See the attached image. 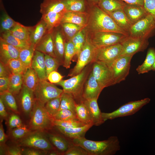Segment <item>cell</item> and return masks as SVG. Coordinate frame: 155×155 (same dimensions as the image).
I'll return each instance as SVG.
<instances>
[{"mask_svg": "<svg viewBox=\"0 0 155 155\" xmlns=\"http://www.w3.org/2000/svg\"><path fill=\"white\" fill-rule=\"evenodd\" d=\"M2 10L0 17V33L9 31L17 22L11 18L5 10Z\"/></svg>", "mask_w": 155, "mask_h": 155, "instance_id": "43", "label": "cell"}, {"mask_svg": "<svg viewBox=\"0 0 155 155\" xmlns=\"http://www.w3.org/2000/svg\"><path fill=\"white\" fill-rule=\"evenodd\" d=\"M11 74L5 64L0 62V77H9Z\"/></svg>", "mask_w": 155, "mask_h": 155, "instance_id": "57", "label": "cell"}, {"mask_svg": "<svg viewBox=\"0 0 155 155\" xmlns=\"http://www.w3.org/2000/svg\"><path fill=\"white\" fill-rule=\"evenodd\" d=\"M9 78L8 90L13 96H16L20 93L22 87L23 74L11 73Z\"/></svg>", "mask_w": 155, "mask_h": 155, "instance_id": "35", "label": "cell"}, {"mask_svg": "<svg viewBox=\"0 0 155 155\" xmlns=\"http://www.w3.org/2000/svg\"><path fill=\"white\" fill-rule=\"evenodd\" d=\"M60 26L65 41L71 40L83 28L78 25L69 23H61Z\"/></svg>", "mask_w": 155, "mask_h": 155, "instance_id": "36", "label": "cell"}, {"mask_svg": "<svg viewBox=\"0 0 155 155\" xmlns=\"http://www.w3.org/2000/svg\"><path fill=\"white\" fill-rule=\"evenodd\" d=\"M32 28V26H25L17 22L15 25L9 31L15 37L30 43V37Z\"/></svg>", "mask_w": 155, "mask_h": 155, "instance_id": "30", "label": "cell"}, {"mask_svg": "<svg viewBox=\"0 0 155 155\" xmlns=\"http://www.w3.org/2000/svg\"><path fill=\"white\" fill-rule=\"evenodd\" d=\"M19 93L21 108L25 113L28 114L32 112L35 99L34 91L23 84Z\"/></svg>", "mask_w": 155, "mask_h": 155, "instance_id": "19", "label": "cell"}, {"mask_svg": "<svg viewBox=\"0 0 155 155\" xmlns=\"http://www.w3.org/2000/svg\"><path fill=\"white\" fill-rule=\"evenodd\" d=\"M97 100L96 98L83 100L88 109L92 123L96 126H99L105 122L102 119V112L99 107Z\"/></svg>", "mask_w": 155, "mask_h": 155, "instance_id": "20", "label": "cell"}, {"mask_svg": "<svg viewBox=\"0 0 155 155\" xmlns=\"http://www.w3.org/2000/svg\"><path fill=\"white\" fill-rule=\"evenodd\" d=\"M35 49L56 58L52 31L48 32L41 38L36 45Z\"/></svg>", "mask_w": 155, "mask_h": 155, "instance_id": "21", "label": "cell"}, {"mask_svg": "<svg viewBox=\"0 0 155 155\" xmlns=\"http://www.w3.org/2000/svg\"><path fill=\"white\" fill-rule=\"evenodd\" d=\"M85 33L90 42L98 48L121 43L129 36L113 32H85Z\"/></svg>", "mask_w": 155, "mask_h": 155, "instance_id": "6", "label": "cell"}, {"mask_svg": "<svg viewBox=\"0 0 155 155\" xmlns=\"http://www.w3.org/2000/svg\"><path fill=\"white\" fill-rule=\"evenodd\" d=\"M9 83V77H0V92L7 91L8 90Z\"/></svg>", "mask_w": 155, "mask_h": 155, "instance_id": "56", "label": "cell"}, {"mask_svg": "<svg viewBox=\"0 0 155 155\" xmlns=\"http://www.w3.org/2000/svg\"><path fill=\"white\" fill-rule=\"evenodd\" d=\"M125 3L131 4H136L144 6V0H119Z\"/></svg>", "mask_w": 155, "mask_h": 155, "instance_id": "60", "label": "cell"}, {"mask_svg": "<svg viewBox=\"0 0 155 155\" xmlns=\"http://www.w3.org/2000/svg\"><path fill=\"white\" fill-rule=\"evenodd\" d=\"M61 96L49 100L44 104L46 111L53 117L60 110Z\"/></svg>", "mask_w": 155, "mask_h": 155, "instance_id": "44", "label": "cell"}, {"mask_svg": "<svg viewBox=\"0 0 155 155\" xmlns=\"http://www.w3.org/2000/svg\"><path fill=\"white\" fill-rule=\"evenodd\" d=\"M86 39L85 32L84 28L80 31L71 39V41L73 44L77 55L84 45Z\"/></svg>", "mask_w": 155, "mask_h": 155, "instance_id": "46", "label": "cell"}, {"mask_svg": "<svg viewBox=\"0 0 155 155\" xmlns=\"http://www.w3.org/2000/svg\"><path fill=\"white\" fill-rule=\"evenodd\" d=\"M152 70L153 71H155V60L152 67Z\"/></svg>", "mask_w": 155, "mask_h": 155, "instance_id": "63", "label": "cell"}, {"mask_svg": "<svg viewBox=\"0 0 155 155\" xmlns=\"http://www.w3.org/2000/svg\"><path fill=\"white\" fill-rule=\"evenodd\" d=\"M123 10L132 25L148 14L144 6L138 5L125 3Z\"/></svg>", "mask_w": 155, "mask_h": 155, "instance_id": "18", "label": "cell"}, {"mask_svg": "<svg viewBox=\"0 0 155 155\" xmlns=\"http://www.w3.org/2000/svg\"><path fill=\"white\" fill-rule=\"evenodd\" d=\"M54 126H60L67 128L80 127L86 125L77 118L72 119L65 121L54 120Z\"/></svg>", "mask_w": 155, "mask_h": 155, "instance_id": "45", "label": "cell"}, {"mask_svg": "<svg viewBox=\"0 0 155 155\" xmlns=\"http://www.w3.org/2000/svg\"><path fill=\"white\" fill-rule=\"evenodd\" d=\"M31 113L30 130L43 131L51 129L54 126L53 117L47 111L44 105L36 99Z\"/></svg>", "mask_w": 155, "mask_h": 155, "instance_id": "5", "label": "cell"}, {"mask_svg": "<svg viewBox=\"0 0 155 155\" xmlns=\"http://www.w3.org/2000/svg\"><path fill=\"white\" fill-rule=\"evenodd\" d=\"M92 123L84 126L74 128H67L55 126L59 131L65 136L71 140L84 137L86 132L93 126Z\"/></svg>", "mask_w": 155, "mask_h": 155, "instance_id": "25", "label": "cell"}, {"mask_svg": "<svg viewBox=\"0 0 155 155\" xmlns=\"http://www.w3.org/2000/svg\"><path fill=\"white\" fill-rule=\"evenodd\" d=\"M75 113L77 118L82 122L85 124H92L88 109L83 100L77 102Z\"/></svg>", "mask_w": 155, "mask_h": 155, "instance_id": "37", "label": "cell"}, {"mask_svg": "<svg viewBox=\"0 0 155 155\" xmlns=\"http://www.w3.org/2000/svg\"><path fill=\"white\" fill-rule=\"evenodd\" d=\"M88 16L87 12L67 11L65 14L61 23H72L84 28L86 25Z\"/></svg>", "mask_w": 155, "mask_h": 155, "instance_id": "24", "label": "cell"}, {"mask_svg": "<svg viewBox=\"0 0 155 155\" xmlns=\"http://www.w3.org/2000/svg\"><path fill=\"white\" fill-rule=\"evenodd\" d=\"M96 48L86 36L85 42L77 55L76 64L70 71L68 76L72 77L78 74L87 65L92 63Z\"/></svg>", "mask_w": 155, "mask_h": 155, "instance_id": "9", "label": "cell"}, {"mask_svg": "<svg viewBox=\"0 0 155 155\" xmlns=\"http://www.w3.org/2000/svg\"><path fill=\"white\" fill-rule=\"evenodd\" d=\"M35 50V47L31 44L30 47L20 51L19 59L27 68L31 67Z\"/></svg>", "mask_w": 155, "mask_h": 155, "instance_id": "42", "label": "cell"}, {"mask_svg": "<svg viewBox=\"0 0 155 155\" xmlns=\"http://www.w3.org/2000/svg\"><path fill=\"white\" fill-rule=\"evenodd\" d=\"M47 154L50 155H62V153L56 149H55L48 152Z\"/></svg>", "mask_w": 155, "mask_h": 155, "instance_id": "61", "label": "cell"}, {"mask_svg": "<svg viewBox=\"0 0 155 155\" xmlns=\"http://www.w3.org/2000/svg\"><path fill=\"white\" fill-rule=\"evenodd\" d=\"M74 144L83 148L89 155H113L121 148L120 142L116 136H111L103 141H95L85 137L71 140Z\"/></svg>", "mask_w": 155, "mask_h": 155, "instance_id": "2", "label": "cell"}, {"mask_svg": "<svg viewBox=\"0 0 155 155\" xmlns=\"http://www.w3.org/2000/svg\"><path fill=\"white\" fill-rule=\"evenodd\" d=\"M67 11L87 12L89 4L87 0H60Z\"/></svg>", "mask_w": 155, "mask_h": 155, "instance_id": "29", "label": "cell"}, {"mask_svg": "<svg viewBox=\"0 0 155 155\" xmlns=\"http://www.w3.org/2000/svg\"><path fill=\"white\" fill-rule=\"evenodd\" d=\"M93 63L87 65L78 74L55 84L61 86L63 92L71 94L77 102L83 100L82 93L85 83L91 71Z\"/></svg>", "mask_w": 155, "mask_h": 155, "instance_id": "4", "label": "cell"}, {"mask_svg": "<svg viewBox=\"0 0 155 155\" xmlns=\"http://www.w3.org/2000/svg\"><path fill=\"white\" fill-rule=\"evenodd\" d=\"M63 77L57 71H54L49 75L47 79L51 83L56 84L62 80Z\"/></svg>", "mask_w": 155, "mask_h": 155, "instance_id": "55", "label": "cell"}, {"mask_svg": "<svg viewBox=\"0 0 155 155\" xmlns=\"http://www.w3.org/2000/svg\"><path fill=\"white\" fill-rule=\"evenodd\" d=\"M23 84L34 91L40 80L35 71L31 67H28L23 74Z\"/></svg>", "mask_w": 155, "mask_h": 155, "instance_id": "33", "label": "cell"}, {"mask_svg": "<svg viewBox=\"0 0 155 155\" xmlns=\"http://www.w3.org/2000/svg\"><path fill=\"white\" fill-rule=\"evenodd\" d=\"M133 56H121L113 62L106 63L111 70L115 84L125 80L129 73Z\"/></svg>", "mask_w": 155, "mask_h": 155, "instance_id": "10", "label": "cell"}, {"mask_svg": "<svg viewBox=\"0 0 155 155\" xmlns=\"http://www.w3.org/2000/svg\"><path fill=\"white\" fill-rule=\"evenodd\" d=\"M40 7L41 18L50 29L61 25L65 14L67 11L60 0H44Z\"/></svg>", "mask_w": 155, "mask_h": 155, "instance_id": "3", "label": "cell"}, {"mask_svg": "<svg viewBox=\"0 0 155 155\" xmlns=\"http://www.w3.org/2000/svg\"><path fill=\"white\" fill-rule=\"evenodd\" d=\"M125 3L119 0H100L97 5L102 10L108 13L123 9Z\"/></svg>", "mask_w": 155, "mask_h": 155, "instance_id": "34", "label": "cell"}, {"mask_svg": "<svg viewBox=\"0 0 155 155\" xmlns=\"http://www.w3.org/2000/svg\"><path fill=\"white\" fill-rule=\"evenodd\" d=\"M91 72L100 86L103 89L115 85L110 68L106 63H93Z\"/></svg>", "mask_w": 155, "mask_h": 155, "instance_id": "14", "label": "cell"}, {"mask_svg": "<svg viewBox=\"0 0 155 155\" xmlns=\"http://www.w3.org/2000/svg\"><path fill=\"white\" fill-rule=\"evenodd\" d=\"M107 14L120 28L129 33V30L132 25L123 9H119Z\"/></svg>", "mask_w": 155, "mask_h": 155, "instance_id": "28", "label": "cell"}, {"mask_svg": "<svg viewBox=\"0 0 155 155\" xmlns=\"http://www.w3.org/2000/svg\"><path fill=\"white\" fill-rule=\"evenodd\" d=\"M0 37L7 43L14 46L20 51L30 47L29 42L20 40L13 36L9 31L0 33Z\"/></svg>", "mask_w": 155, "mask_h": 155, "instance_id": "31", "label": "cell"}, {"mask_svg": "<svg viewBox=\"0 0 155 155\" xmlns=\"http://www.w3.org/2000/svg\"><path fill=\"white\" fill-rule=\"evenodd\" d=\"M122 51L121 43L101 48H96L92 63H111L121 56Z\"/></svg>", "mask_w": 155, "mask_h": 155, "instance_id": "13", "label": "cell"}, {"mask_svg": "<svg viewBox=\"0 0 155 155\" xmlns=\"http://www.w3.org/2000/svg\"><path fill=\"white\" fill-rule=\"evenodd\" d=\"M34 92L35 98L44 105L49 100L61 96L63 91L46 80H40Z\"/></svg>", "mask_w": 155, "mask_h": 155, "instance_id": "12", "label": "cell"}, {"mask_svg": "<svg viewBox=\"0 0 155 155\" xmlns=\"http://www.w3.org/2000/svg\"><path fill=\"white\" fill-rule=\"evenodd\" d=\"M121 44L122 46L121 56L133 55L145 50L149 42L147 39L128 36Z\"/></svg>", "mask_w": 155, "mask_h": 155, "instance_id": "15", "label": "cell"}, {"mask_svg": "<svg viewBox=\"0 0 155 155\" xmlns=\"http://www.w3.org/2000/svg\"><path fill=\"white\" fill-rule=\"evenodd\" d=\"M8 124L10 128H14L23 125L19 117L15 114H13L9 117Z\"/></svg>", "mask_w": 155, "mask_h": 155, "instance_id": "52", "label": "cell"}, {"mask_svg": "<svg viewBox=\"0 0 155 155\" xmlns=\"http://www.w3.org/2000/svg\"><path fill=\"white\" fill-rule=\"evenodd\" d=\"M103 89L94 78L91 71L84 87L82 96L83 100L98 99Z\"/></svg>", "mask_w": 155, "mask_h": 155, "instance_id": "17", "label": "cell"}, {"mask_svg": "<svg viewBox=\"0 0 155 155\" xmlns=\"http://www.w3.org/2000/svg\"><path fill=\"white\" fill-rule=\"evenodd\" d=\"M44 57L46 76L47 79L49 75L53 71H57L60 65L56 58L46 54L45 55Z\"/></svg>", "mask_w": 155, "mask_h": 155, "instance_id": "47", "label": "cell"}, {"mask_svg": "<svg viewBox=\"0 0 155 155\" xmlns=\"http://www.w3.org/2000/svg\"><path fill=\"white\" fill-rule=\"evenodd\" d=\"M20 51L0 38V61L5 64L11 59H19Z\"/></svg>", "mask_w": 155, "mask_h": 155, "instance_id": "22", "label": "cell"}, {"mask_svg": "<svg viewBox=\"0 0 155 155\" xmlns=\"http://www.w3.org/2000/svg\"><path fill=\"white\" fill-rule=\"evenodd\" d=\"M45 55L35 50L32 59L31 67L35 71L40 80H46Z\"/></svg>", "mask_w": 155, "mask_h": 155, "instance_id": "23", "label": "cell"}, {"mask_svg": "<svg viewBox=\"0 0 155 155\" xmlns=\"http://www.w3.org/2000/svg\"><path fill=\"white\" fill-rule=\"evenodd\" d=\"M50 32L51 31H49L46 24L41 18L36 25L32 26L30 37V43L35 47L41 38Z\"/></svg>", "mask_w": 155, "mask_h": 155, "instance_id": "26", "label": "cell"}, {"mask_svg": "<svg viewBox=\"0 0 155 155\" xmlns=\"http://www.w3.org/2000/svg\"><path fill=\"white\" fill-rule=\"evenodd\" d=\"M155 32V20L152 16L148 14L131 27L129 36L132 37L148 39Z\"/></svg>", "mask_w": 155, "mask_h": 155, "instance_id": "11", "label": "cell"}, {"mask_svg": "<svg viewBox=\"0 0 155 155\" xmlns=\"http://www.w3.org/2000/svg\"><path fill=\"white\" fill-rule=\"evenodd\" d=\"M155 60V49L150 47L147 51L144 62L136 69L138 74L147 73L152 70V67Z\"/></svg>", "mask_w": 155, "mask_h": 155, "instance_id": "32", "label": "cell"}, {"mask_svg": "<svg viewBox=\"0 0 155 155\" xmlns=\"http://www.w3.org/2000/svg\"><path fill=\"white\" fill-rule=\"evenodd\" d=\"M63 155H89L87 151L81 147L73 144L63 154Z\"/></svg>", "mask_w": 155, "mask_h": 155, "instance_id": "51", "label": "cell"}, {"mask_svg": "<svg viewBox=\"0 0 155 155\" xmlns=\"http://www.w3.org/2000/svg\"><path fill=\"white\" fill-rule=\"evenodd\" d=\"M5 107L2 100L0 98V116L1 119H6L7 117Z\"/></svg>", "mask_w": 155, "mask_h": 155, "instance_id": "58", "label": "cell"}, {"mask_svg": "<svg viewBox=\"0 0 155 155\" xmlns=\"http://www.w3.org/2000/svg\"><path fill=\"white\" fill-rule=\"evenodd\" d=\"M31 130L25 125L13 128L11 132L12 137L16 139H20L29 133Z\"/></svg>", "mask_w": 155, "mask_h": 155, "instance_id": "50", "label": "cell"}, {"mask_svg": "<svg viewBox=\"0 0 155 155\" xmlns=\"http://www.w3.org/2000/svg\"><path fill=\"white\" fill-rule=\"evenodd\" d=\"M48 138L52 144L62 153L66 152L73 144L71 140L54 133H49Z\"/></svg>", "mask_w": 155, "mask_h": 155, "instance_id": "27", "label": "cell"}, {"mask_svg": "<svg viewBox=\"0 0 155 155\" xmlns=\"http://www.w3.org/2000/svg\"><path fill=\"white\" fill-rule=\"evenodd\" d=\"M76 55L75 49L71 41H65L63 66L66 69L69 68L72 59Z\"/></svg>", "mask_w": 155, "mask_h": 155, "instance_id": "38", "label": "cell"}, {"mask_svg": "<svg viewBox=\"0 0 155 155\" xmlns=\"http://www.w3.org/2000/svg\"><path fill=\"white\" fill-rule=\"evenodd\" d=\"M48 151L29 148L22 150V155H42L47 154Z\"/></svg>", "mask_w": 155, "mask_h": 155, "instance_id": "54", "label": "cell"}, {"mask_svg": "<svg viewBox=\"0 0 155 155\" xmlns=\"http://www.w3.org/2000/svg\"><path fill=\"white\" fill-rule=\"evenodd\" d=\"M5 64L12 74H23L28 68L19 59H10Z\"/></svg>", "mask_w": 155, "mask_h": 155, "instance_id": "40", "label": "cell"}, {"mask_svg": "<svg viewBox=\"0 0 155 155\" xmlns=\"http://www.w3.org/2000/svg\"><path fill=\"white\" fill-rule=\"evenodd\" d=\"M52 34L56 58L60 65H63L64 58L65 40L60 26L53 29Z\"/></svg>", "mask_w": 155, "mask_h": 155, "instance_id": "16", "label": "cell"}, {"mask_svg": "<svg viewBox=\"0 0 155 155\" xmlns=\"http://www.w3.org/2000/svg\"><path fill=\"white\" fill-rule=\"evenodd\" d=\"M87 12L88 22L84 28L85 32H113L129 36L128 32L120 28L113 18L97 5H89Z\"/></svg>", "mask_w": 155, "mask_h": 155, "instance_id": "1", "label": "cell"}, {"mask_svg": "<svg viewBox=\"0 0 155 155\" xmlns=\"http://www.w3.org/2000/svg\"><path fill=\"white\" fill-rule=\"evenodd\" d=\"M7 138V136L5 134L3 125L1 122L0 125V145H4Z\"/></svg>", "mask_w": 155, "mask_h": 155, "instance_id": "59", "label": "cell"}, {"mask_svg": "<svg viewBox=\"0 0 155 155\" xmlns=\"http://www.w3.org/2000/svg\"><path fill=\"white\" fill-rule=\"evenodd\" d=\"M89 5H98L100 0H87Z\"/></svg>", "mask_w": 155, "mask_h": 155, "instance_id": "62", "label": "cell"}, {"mask_svg": "<svg viewBox=\"0 0 155 155\" xmlns=\"http://www.w3.org/2000/svg\"><path fill=\"white\" fill-rule=\"evenodd\" d=\"M22 155V150L20 146L6 147L3 145H0V155Z\"/></svg>", "mask_w": 155, "mask_h": 155, "instance_id": "49", "label": "cell"}, {"mask_svg": "<svg viewBox=\"0 0 155 155\" xmlns=\"http://www.w3.org/2000/svg\"><path fill=\"white\" fill-rule=\"evenodd\" d=\"M0 98L7 109L16 113H18V106L13 96L8 90L0 92Z\"/></svg>", "mask_w": 155, "mask_h": 155, "instance_id": "39", "label": "cell"}, {"mask_svg": "<svg viewBox=\"0 0 155 155\" xmlns=\"http://www.w3.org/2000/svg\"><path fill=\"white\" fill-rule=\"evenodd\" d=\"M76 103L75 99L71 94L63 92L61 96L60 110H69L75 113Z\"/></svg>", "mask_w": 155, "mask_h": 155, "instance_id": "41", "label": "cell"}, {"mask_svg": "<svg viewBox=\"0 0 155 155\" xmlns=\"http://www.w3.org/2000/svg\"><path fill=\"white\" fill-rule=\"evenodd\" d=\"M144 7L155 20V0H144Z\"/></svg>", "mask_w": 155, "mask_h": 155, "instance_id": "53", "label": "cell"}, {"mask_svg": "<svg viewBox=\"0 0 155 155\" xmlns=\"http://www.w3.org/2000/svg\"><path fill=\"white\" fill-rule=\"evenodd\" d=\"M55 120L65 121L72 119L77 118L75 113L66 109L60 110L53 117Z\"/></svg>", "mask_w": 155, "mask_h": 155, "instance_id": "48", "label": "cell"}, {"mask_svg": "<svg viewBox=\"0 0 155 155\" xmlns=\"http://www.w3.org/2000/svg\"><path fill=\"white\" fill-rule=\"evenodd\" d=\"M150 101V98H147L140 100L129 102L112 112H102V119L105 122L108 120H113L118 117L133 115L148 103Z\"/></svg>", "mask_w": 155, "mask_h": 155, "instance_id": "8", "label": "cell"}, {"mask_svg": "<svg viewBox=\"0 0 155 155\" xmlns=\"http://www.w3.org/2000/svg\"><path fill=\"white\" fill-rule=\"evenodd\" d=\"M19 140L18 146H20L33 148L48 152L56 149L42 131H31Z\"/></svg>", "mask_w": 155, "mask_h": 155, "instance_id": "7", "label": "cell"}]
</instances>
